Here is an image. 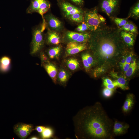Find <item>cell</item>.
I'll list each match as a JSON object with an SVG mask.
<instances>
[{
    "instance_id": "1",
    "label": "cell",
    "mask_w": 139,
    "mask_h": 139,
    "mask_svg": "<svg viewBox=\"0 0 139 139\" xmlns=\"http://www.w3.org/2000/svg\"><path fill=\"white\" fill-rule=\"evenodd\" d=\"M73 119L77 139H114V122L99 102L81 109Z\"/></svg>"
},
{
    "instance_id": "2",
    "label": "cell",
    "mask_w": 139,
    "mask_h": 139,
    "mask_svg": "<svg viewBox=\"0 0 139 139\" xmlns=\"http://www.w3.org/2000/svg\"><path fill=\"white\" fill-rule=\"evenodd\" d=\"M97 33L96 51L103 59L107 60L117 53L120 47L118 32L110 29L99 31Z\"/></svg>"
},
{
    "instance_id": "3",
    "label": "cell",
    "mask_w": 139,
    "mask_h": 139,
    "mask_svg": "<svg viewBox=\"0 0 139 139\" xmlns=\"http://www.w3.org/2000/svg\"><path fill=\"white\" fill-rule=\"evenodd\" d=\"M46 23L43 22L40 29H36L33 32V37L32 42V54H34L38 52L42 46L43 38L42 33L46 27Z\"/></svg>"
},
{
    "instance_id": "4",
    "label": "cell",
    "mask_w": 139,
    "mask_h": 139,
    "mask_svg": "<svg viewBox=\"0 0 139 139\" xmlns=\"http://www.w3.org/2000/svg\"><path fill=\"white\" fill-rule=\"evenodd\" d=\"M84 19V22L87 25L88 29L92 31L96 30L102 22L100 20L96 9L86 13Z\"/></svg>"
},
{
    "instance_id": "5",
    "label": "cell",
    "mask_w": 139,
    "mask_h": 139,
    "mask_svg": "<svg viewBox=\"0 0 139 139\" xmlns=\"http://www.w3.org/2000/svg\"><path fill=\"white\" fill-rule=\"evenodd\" d=\"M15 133L20 138L24 139L33 130V127L31 124L20 123L15 125L14 128Z\"/></svg>"
},
{
    "instance_id": "6",
    "label": "cell",
    "mask_w": 139,
    "mask_h": 139,
    "mask_svg": "<svg viewBox=\"0 0 139 139\" xmlns=\"http://www.w3.org/2000/svg\"><path fill=\"white\" fill-rule=\"evenodd\" d=\"M129 127L127 123L115 120L113 126V134L114 136L123 135L126 133Z\"/></svg>"
},
{
    "instance_id": "7",
    "label": "cell",
    "mask_w": 139,
    "mask_h": 139,
    "mask_svg": "<svg viewBox=\"0 0 139 139\" xmlns=\"http://www.w3.org/2000/svg\"><path fill=\"white\" fill-rule=\"evenodd\" d=\"M119 0H103L101 7L102 10L110 16L117 7Z\"/></svg>"
},
{
    "instance_id": "8",
    "label": "cell",
    "mask_w": 139,
    "mask_h": 139,
    "mask_svg": "<svg viewBox=\"0 0 139 139\" xmlns=\"http://www.w3.org/2000/svg\"><path fill=\"white\" fill-rule=\"evenodd\" d=\"M135 103V96L132 93L127 94L122 107V110L125 114L129 113L132 109Z\"/></svg>"
},
{
    "instance_id": "9",
    "label": "cell",
    "mask_w": 139,
    "mask_h": 139,
    "mask_svg": "<svg viewBox=\"0 0 139 139\" xmlns=\"http://www.w3.org/2000/svg\"><path fill=\"white\" fill-rule=\"evenodd\" d=\"M45 18L49 26L51 29L58 30L61 28L62 23L57 18L50 15L47 16Z\"/></svg>"
},
{
    "instance_id": "10",
    "label": "cell",
    "mask_w": 139,
    "mask_h": 139,
    "mask_svg": "<svg viewBox=\"0 0 139 139\" xmlns=\"http://www.w3.org/2000/svg\"><path fill=\"white\" fill-rule=\"evenodd\" d=\"M120 35L126 44L129 46L133 45L134 42V36L133 33L123 31L121 32Z\"/></svg>"
},
{
    "instance_id": "11",
    "label": "cell",
    "mask_w": 139,
    "mask_h": 139,
    "mask_svg": "<svg viewBox=\"0 0 139 139\" xmlns=\"http://www.w3.org/2000/svg\"><path fill=\"white\" fill-rule=\"evenodd\" d=\"M11 60L9 57L4 56L0 59V71L2 72H7L9 69Z\"/></svg>"
},
{
    "instance_id": "12",
    "label": "cell",
    "mask_w": 139,
    "mask_h": 139,
    "mask_svg": "<svg viewBox=\"0 0 139 139\" xmlns=\"http://www.w3.org/2000/svg\"><path fill=\"white\" fill-rule=\"evenodd\" d=\"M45 67L49 75L55 83L57 72L55 66L52 64L48 63L45 65Z\"/></svg>"
},
{
    "instance_id": "13",
    "label": "cell",
    "mask_w": 139,
    "mask_h": 139,
    "mask_svg": "<svg viewBox=\"0 0 139 139\" xmlns=\"http://www.w3.org/2000/svg\"><path fill=\"white\" fill-rule=\"evenodd\" d=\"M47 39L48 43L54 45H58L60 42L59 35L54 32H48Z\"/></svg>"
},
{
    "instance_id": "14",
    "label": "cell",
    "mask_w": 139,
    "mask_h": 139,
    "mask_svg": "<svg viewBox=\"0 0 139 139\" xmlns=\"http://www.w3.org/2000/svg\"><path fill=\"white\" fill-rule=\"evenodd\" d=\"M44 0H32L30 5L27 10L28 13H32L37 12L38 11L39 6Z\"/></svg>"
},
{
    "instance_id": "15",
    "label": "cell",
    "mask_w": 139,
    "mask_h": 139,
    "mask_svg": "<svg viewBox=\"0 0 139 139\" xmlns=\"http://www.w3.org/2000/svg\"><path fill=\"white\" fill-rule=\"evenodd\" d=\"M86 45L84 44H80L78 46L66 50L67 53L69 55H72L77 54L86 49Z\"/></svg>"
},
{
    "instance_id": "16",
    "label": "cell",
    "mask_w": 139,
    "mask_h": 139,
    "mask_svg": "<svg viewBox=\"0 0 139 139\" xmlns=\"http://www.w3.org/2000/svg\"><path fill=\"white\" fill-rule=\"evenodd\" d=\"M115 81L117 83L118 87L123 90H127L129 89L127 81L124 78L120 77Z\"/></svg>"
},
{
    "instance_id": "17",
    "label": "cell",
    "mask_w": 139,
    "mask_h": 139,
    "mask_svg": "<svg viewBox=\"0 0 139 139\" xmlns=\"http://www.w3.org/2000/svg\"><path fill=\"white\" fill-rule=\"evenodd\" d=\"M54 134L53 129L49 127H45L41 133V136L43 139H47L53 137Z\"/></svg>"
},
{
    "instance_id": "18",
    "label": "cell",
    "mask_w": 139,
    "mask_h": 139,
    "mask_svg": "<svg viewBox=\"0 0 139 139\" xmlns=\"http://www.w3.org/2000/svg\"><path fill=\"white\" fill-rule=\"evenodd\" d=\"M67 64L68 68L72 70L76 69L79 65L78 61L74 58H71L68 59L67 61Z\"/></svg>"
},
{
    "instance_id": "19",
    "label": "cell",
    "mask_w": 139,
    "mask_h": 139,
    "mask_svg": "<svg viewBox=\"0 0 139 139\" xmlns=\"http://www.w3.org/2000/svg\"><path fill=\"white\" fill-rule=\"evenodd\" d=\"M136 68V65L135 61L134 59H132L131 60L130 66L127 71L125 72L126 76L129 77L134 73Z\"/></svg>"
},
{
    "instance_id": "20",
    "label": "cell",
    "mask_w": 139,
    "mask_h": 139,
    "mask_svg": "<svg viewBox=\"0 0 139 139\" xmlns=\"http://www.w3.org/2000/svg\"><path fill=\"white\" fill-rule=\"evenodd\" d=\"M60 47H55L50 49L48 52V55L50 58H53L58 55L61 50Z\"/></svg>"
},
{
    "instance_id": "21",
    "label": "cell",
    "mask_w": 139,
    "mask_h": 139,
    "mask_svg": "<svg viewBox=\"0 0 139 139\" xmlns=\"http://www.w3.org/2000/svg\"><path fill=\"white\" fill-rule=\"evenodd\" d=\"M69 18L71 20L77 23L82 22L84 18L82 13H76L68 16Z\"/></svg>"
},
{
    "instance_id": "22",
    "label": "cell",
    "mask_w": 139,
    "mask_h": 139,
    "mask_svg": "<svg viewBox=\"0 0 139 139\" xmlns=\"http://www.w3.org/2000/svg\"><path fill=\"white\" fill-rule=\"evenodd\" d=\"M114 90V89H110L105 87L102 91V96L105 99L110 98L113 95Z\"/></svg>"
},
{
    "instance_id": "23",
    "label": "cell",
    "mask_w": 139,
    "mask_h": 139,
    "mask_svg": "<svg viewBox=\"0 0 139 139\" xmlns=\"http://www.w3.org/2000/svg\"><path fill=\"white\" fill-rule=\"evenodd\" d=\"M81 33L73 31H68L67 32L66 36L67 38L71 41H75Z\"/></svg>"
},
{
    "instance_id": "24",
    "label": "cell",
    "mask_w": 139,
    "mask_h": 139,
    "mask_svg": "<svg viewBox=\"0 0 139 139\" xmlns=\"http://www.w3.org/2000/svg\"><path fill=\"white\" fill-rule=\"evenodd\" d=\"M90 37V34L88 33H81L75 42L78 43L85 42L88 40Z\"/></svg>"
},
{
    "instance_id": "25",
    "label": "cell",
    "mask_w": 139,
    "mask_h": 139,
    "mask_svg": "<svg viewBox=\"0 0 139 139\" xmlns=\"http://www.w3.org/2000/svg\"><path fill=\"white\" fill-rule=\"evenodd\" d=\"M61 7L62 10L65 13L70 12L76 7L66 2L63 3L61 5Z\"/></svg>"
},
{
    "instance_id": "26",
    "label": "cell",
    "mask_w": 139,
    "mask_h": 139,
    "mask_svg": "<svg viewBox=\"0 0 139 139\" xmlns=\"http://www.w3.org/2000/svg\"><path fill=\"white\" fill-rule=\"evenodd\" d=\"M58 77L61 82L65 83L67 80V74L65 71L63 70L59 73L58 74Z\"/></svg>"
},
{
    "instance_id": "27",
    "label": "cell",
    "mask_w": 139,
    "mask_h": 139,
    "mask_svg": "<svg viewBox=\"0 0 139 139\" xmlns=\"http://www.w3.org/2000/svg\"><path fill=\"white\" fill-rule=\"evenodd\" d=\"M114 22L119 27H121L127 22L126 20L124 19L116 18L114 20Z\"/></svg>"
},
{
    "instance_id": "28",
    "label": "cell",
    "mask_w": 139,
    "mask_h": 139,
    "mask_svg": "<svg viewBox=\"0 0 139 139\" xmlns=\"http://www.w3.org/2000/svg\"><path fill=\"white\" fill-rule=\"evenodd\" d=\"M82 11L80 9L75 7V8L73 9L70 12L65 13L66 15L68 16L70 15H73L76 13H82Z\"/></svg>"
},
{
    "instance_id": "29",
    "label": "cell",
    "mask_w": 139,
    "mask_h": 139,
    "mask_svg": "<svg viewBox=\"0 0 139 139\" xmlns=\"http://www.w3.org/2000/svg\"><path fill=\"white\" fill-rule=\"evenodd\" d=\"M132 12L137 17L139 16V3L138 2L133 8Z\"/></svg>"
},
{
    "instance_id": "30",
    "label": "cell",
    "mask_w": 139,
    "mask_h": 139,
    "mask_svg": "<svg viewBox=\"0 0 139 139\" xmlns=\"http://www.w3.org/2000/svg\"><path fill=\"white\" fill-rule=\"evenodd\" d=\"M82 59L83 64L85 69L86 70H88L90 67L85 57V54L82 55Z\"/></svg>"
},
{
    "instance_id": "31",
    "label": "cell",
    "mask_w": 139,
    "mask_h": 139,
    "mask_svg": "<svg viewBox=\"0 0 139 139\" xmlns=\"http://www.w3.org/2000/svg\"><path fill=\"white\" fill-rule=\"evenodd\" d=\"M80 44L75 41H71L67 44L66 49H70L74 48L79 45Z\"/></svg>"
},
{
    "instance_id": "32",
    "label": "cell",
    "mask_w": 139,
    "mask_h": 139,
    "mask_svg": "<svg viewBox=\"0 0 139 139\" xmlns=\"http://www.w3.org/2000/svg\"><path fill=\"white\" fill-rule=\"evenodd\" d=\"M85 55L86 59L89 66L90 67L93 63V58L91 55L89 54H85Z\"/></svg>"
},
{
    "instance_id": "33",
    "label": "cell",
    "mask_w": 139,
    "mask_h": 139,
    "mask_svg": "<svg viewBox=\"0 0 139 139\" xmlns=\"http://www.w3.org/2000/svg\"><path fill=\"white\" fill-rule=\"evenodd\" d=\"M129 31L133 33L137 32V30L136 27L132 23H130Z\"/></svg>"
},
{
    "instance_id": "34",
    "label": "cell",
    "mask_w": 139,
    "mask_h": 139,
    "mask_svg": "<svg viewBox=\"0 0 139 139\" xmlns=\"http://www.w3.org/2000/svg\"><path fill=\"white\" fill-rule=\"evenodd\" d=\"M113 81L108 78H105L103 80V85L105 87L106 86L112 84Z\"/></svg>"
},
{
    "instance_id": "35",
    "label": "cell",
    "mask_w": 139,
    "mask_h": 139,
    "mask_svg": "<svg viewBox=\"0 0 139 139\" xmlns=\"http://www.w3.org/2000/svg\"><path fill=\"white\" fill-rule=\"evenodd\" d=\"M130 23L127 22L124 26L121 27L120 29L121 30H123L126 31H129V27Z\"/></svg>"
},
{
    "instance_id": "36",
    "label": "cell",
    "mask_w": 139,
    "mask_h": 139,
    "mask_svg": "<svg viewBox=\"0 0 139 139\" xmlns=\"http://www.w3.org/2000/svg\"><path fill=\"white\" fill-rule=\"evenodd\" d=\"M80 25L81 27V32L84 31L88 29L87 25L84 22H82Z\"/></svg>"
},
{
    "instance_id": "37",
    "label": "cell",
    "mask_w": 139,
    "mask_h": 139,
    "mask_svg": "<svg viewBox=\"0 0 139 139\" xmlns=\"http://www.w3.org/2000/svg\"><path fill=\"white\" fill-rule=\"evenodd\" d=\"M45 127L43 126H38L36 127L35 129L38 132L41 133L43 131Z\"/></svg>"
},
{
    "instance_id": "38",
    "label": "cell",
    "mask_w": 139,
    "mask_h": 139,
    "mask_svg": "<svg viewBox=\"0 0 139 139\" xmlns=\"http://www.w3.org/2000/svg\"><path fill=\"white\" fill-rule=\"evenodd\" d=\"M130 64L126 63L122 66L124 71L125 72L128 70L130 66Z\"/></svg>"
},
{
    "instance_id": "39",
    "label": "cell",
    "mask_w": 139,
    "mask_h": 139,
    "mask_svg": "<svg viewBox=\"0 0 139 139\" xmlns=\"http://www.w3.org/2000/svg\"><path fill=\"white\" fill-rule=\"evenodd\" d=\"M75 3L79 5H82L83 3V0H71Z\"/></svg>"
},
{
    "instance_id": "40",
    "label": "cell",
    "mask_w": 139,
    "mask_h": 139,
    "mask_svg": "<svg viewBox=\"0 0 139 139\" xmlns=\"http://www.w3.org/2000/svg\"><path fill=\"white\" fill-rule=\"evenodd\" d=\"M132 55H131L126 58V63L130 64V62L132 59Z\"/></svg>"
},
{
    "instance_id": "41",
    "label": "cell",
    "mask_w": 139,
    "mask_h": 139,
    "mask_svg": "<svg viewBox=\"0 0 139 139\" xmlns=\"http://www.w3.org/2000/svg\"><path fill=\"white\" fill-rule=\"evenodd\" d=\"M99 16L100 20L102 22H105V19L102 16L100 15H99Z\"/></svg>"
},
{
    "instance_id": "42",
    "label": "cell",
    "mask_w": 139,
    "mask_h": 139,
    "mask_svg": "<svg viewBox=\"0 0 139 139\" xmlns=\"http://www.w3.org/2000/svg\"><path fill=\"white\" fill-rule=\"evenodd\" d=\"M126 58H124L122 60L121 62V65L122 66L126 63Z\"/></svg>"
},
{
    "instance_id": "43",
    "label": "cell",
    "mask_w": 139,
    "mask_h": 139,
    "mask_svg": "<svg viewBox=\"0 0 139 139\" xmlns=\"http://www.w3.org/2000/svg\"><path fill=\"white\" fill-rule=\"evenodd\" d=\"M76 30L78 32H81V27L80 25H79L76 29Z\"/></svg>"
},
{
    "instance_id": "44",
    "label": "cell",
    "mask_w": 139,
    "mask_h": 139,
    "mask_svg": "<svg viewBox=\"0 0 139 139\" xmlns=\"http://www.w3.org/2000/svg\"><path fill=\"white\" fill-rule=\"evenodd\" d=\"M30 138L31 139H39V138L37 136H33L31 137V138Z\"/></svg>"
},
{
    "instance_id": "45",
    "label": "cell",
    "mask_w": 139,
    "mask_h": 139,
    "mask_svg": "<svg viewBox=\"0 0 139 139\" xmlns=\"http://www.w3.org/2000/svg\"></svg>"
}]
</instances>
